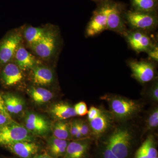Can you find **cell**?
<instances>
[{
	"instance_id": "44dd1931",
	"label": "cell",
	"mask_w": 158,
	"mask_h": 158,
	"mask_svg": "<svg viewBox=\"0 0 158 158\" xmlns=\"http://www.w3.org/2000/svg\"><path fill=\"white\" fill-rule=\"evenodd\" d=\"M27 92L34 102L37 104H44L48 102L53 97V94L48 89L39 86H30Z\"/></svg>"
},
{
	"instance_id": "f546056e",
	"label": "cell",
	"mask_w": 158,
	"mask_h": 158,
	"mask_svg": "<svg viewBox=\"0 0 158 158\" xmlns=\"http://www.w3.org/2000/svg\"><path fill=\"white\" fill-rule=\"evenodd\" d=\"M146 53L148 56V59L150 61L156 63L158 62V45L157 43H156L155 45L149 50Z\"/></svg>"
},
{
	"instance_id": "8992f818",
	"label": "cell",
	"mask_w": 158,
	"mask_h": 158,
	"mask_svg": "<svg viewBox=\"0 0 158 158\" xmlns=\"http://www.w3.org/2000/svg\"><path fill=\"white\" fill-rule=\"evenodd\" d=\"M110 0L98 3L96 9L88 23L85 35L86 37H93L101 34L107 28V16Z\"/></svg>"
},
{
	"instance_id": "d6986e66",
	"label": "cell",
	"mask_w": 158,
	"mask_h": 158,
	"mask_svg": "<svg viewBox=\"0 0 158 158\" xmlns=\"http://www.w3.org/2000/svg\"><path fill=\"white\" fill-rule=\"evenodd\" d=\"M69 141L62 140L52 136L47 141V153L53 158H63Z\"/></svg>"
},
{
	"instance_id": "4316f807",
	"label": "cell",
	"mask_w": 158,
	"mask_h": 158,
	"mask_svg": "<svg viewBox=\"0 0 158 158\" xmlns=\"http://www.w3.org/2000/svg\"><path fill=\"white\" fill-rule=\"evenodd\" d=\"M79 130L83 139L90 138L91 136H92L91 129L88 121L79 119Z\"/></svg>"
},
{
	"instance_id": "d590c367",
	"label": "cell",
	"mask_w": 158,
	"mask_h": 158,
	"mask_svg": "<svg viewBox=\"0 0 158 158\" xmlns=\"http://www.w3.org/2000/svg\"><path fill=\"white\" fill-rule=\"evenodd\" d=\"M94 2H97L100 3L101 2H104V1H107V0H93Z\"/></svg>"
},
{
	"instance_id": "d6a6232c",
	"label": "cell",
	"mask_w": 158,
	"mask_h": 158,
	"mask_svg": "<svg viewBox=\"0 0 158 158\" xmlns=\"http://www.w3.org/2000/svg\"><path fill=\"white\" fill-rule=\"evenodd\" d=\"M101 109H98L94 106H91L88 111V121L92 120L98 116L100 113Z\"/></svg>"
},
{
	"instance_id": "9a60e30c",
	"label": "cell",
	"mask_w": 158,
	"mask_h": 158,
	"mask_svg": "<svg viewBox=\"0 0 158 158\" xmlns=\"http://www.w3.org/2000/svg\"><path fill=\"white\" fill-rule=\"evenodd\" d=\"M25 127L31 133L38 135L47 134L50 129L48 121L43 116L34 113H28L24 119Z\"/></svg>"
},
{
	"instance_id": "ffe728a7",
	"label": "cell",
	"mask_w": 158,
	"mask_h": 158,
	"mask_svg": "<svg viewBox=\"0 0 158 158\" xmlns=\"http://www.w3.org/2000/svg\"><path fill=\"white\" fill-rule=\"evenodd\" d=\"M51 114L56 120H66L77 116L74 107L67 102H60L52 106Z\"/></svg>"
},
{
	"instance_id": "2e32d148",
	"label": "cell",
	"mask_w": 158,
	"mask_h": 158,
	"mask_svg": "<svg viewBox=\"0 0 158 158\" xmlns=\"http://www.w3.org/2000/svg\"><path fill=\"white\" fill-rule=\"evenodd\" d=\"M90 144V138H85L69 142L65 155L62 158H87Z\"/></svg>"
},
{
	"instance_id": "3957f363",
	"label": "cell",
	"mask_w": 158,
	"mask_h": 158,
	"mask_svg": "<svg viewBox=\"0 0 158 158\" xmlns=\"http://www.w3.org/2000/svg\"><path fill=\"white\" fill-rule=\"evenodd\" d=\"M117 158H130L132 152L133 136L126 126L116 128L103 142Z\"/></svg>"
},
{
	"instance_id": "e575fe53",
	"label": "cell",
	"mask_w": 158,
	"mask_h": 158,
	"mask_svg": "<svg viewBox=\"0 0 158 158\" xmlns=\"http://www.w3.org/2000/svg\"><path fill=\"white\" fill-rule=\"evenodd\" d=\"M134 158H148L147 156L144 154L140 152L139 150H137L136 152L135 157Z\"/></svg>"
},
{
	"instance_id": "277c9868",
	"label": "cell",
	"mask_w": 158,
	"mask_h": 158,
	"mask_svg": "<svg viewBox=\"0 0 158 158\" xmlns=\"http://www.w3.org/2000/svg\"><path fill=\"white\" fill-rule=\"evenodd\" d=\"M124 19L130 29L151 33L156 30L158 25L157 12H143L126 10Z\"/></svg>"
},
{
	"instance_id": "ba28073f",
	"label": "cell",
	"mask_w": 158,
	"mask_h": 158,
	"mask_svg": "<svg viewBox=\"0 0 158 158\" xmlns=\"http://www.w3.org/2000/svg\"><path fill=\"white\" fill-rule=\"evenodd\" d=\"M125 6L123 3L110 0L107 16V28L109 30L123 36L127 31L124 19Z\"/></svg>"
},
{
	"instance_id": "e0dca14e",
	"label": "cell",
	"mask_w": 158,
	"mask_h": 158,
	"mask_svg": "<svg viewBox=\"0 0 158 158\" xmlns=\"http://www.w3.org/2000/svg\"><path fill=\"white\" fill-rule=\"evenodd\" d=\"M11 152L21 158H31L37 154L39 146L33 141H21L7 145Z\"/></svg>"
},
{
	"instance_id": "d4e9b609",
	"label": "cell",
	"mask_w": 158,
	"mask_h": 158,
	"mask_svg": "<svg viewBox=\"0 0 158 158\" xmlns=\"http://www.w3.org/2000/svg\"><path fill=\"white\" fill-rule=\"evenodd\" d=\"M14 121L6 109L2 94L0 93V127Z\"/></svg>"
},
{
	"instance_id": "8d00e7d4",
	"label": "cell",
	"mask_w": 158,
	"mask_h": 158,
	"mask_svg": "<svg viewBox=\"0 0 158 158\" xmlns=\"http://www.w3.org/2000/svg\"><path fill=\"white\" fill-rule=\"evenodd\" d=\"M155 158H158V157H156Z\"/></svg>"
},
{
	"instance_id": "836d02e7",
	"label": "cell",
	"mask_w": 158,
	"mask_h": 158,
	"mask_svg": "<svg viewBox=\"0 0 158 158\" xmlns=\"http://www.w3.org/2000/svg\"><path fill=\"white\" fill-rule=\"evenodd\" d=\"M31 158H53L51 157L49 155L47 152L41 154L37 155L34 156V157Z\"/></svg>"
},
{
	"instance_id": "7a4b0ae2",
	"label": "cell",
	"mask_w": 158,
	"mask_h": 158,
	"mask_svg": "<svg viewBox=\"0 0 158 158\" xmlns=\"http://www.w3.org/2000/svg\"><path fill=\"white\" fill-rule=\"evenodd\" d=\"M101 99L107 102L110 112L117 121H125L133 118L142 110V105L139 102L120 95L108 94Z\"/></svg>"
},
{
	"instance_id": "603a6c76",
	"label": "cell",
	"mask_w": 158,
	"mask_h": 158,
	"mask_svg": "<svg viewBox=\"0 0 158 158\" xmlns=\"http://www.w3.org/2000/svg\"><path fill=\"white\" fill-rule=\"evenodd\" d=\"M132 10L143 12H157L158 0H130Z\"/></svg>"
},
{
	"instance_id": "f1b7e54d",
	"label": "cell",
	"mask_w": 158,
	"mask_h": 158,
	"mask_svg": "<svg viewBox=\"0 0 158 158\" xmlns=\"http://www.w3.org/2000/svg\"><path fill=\"white\" fill-rule=\"evenodd\" d=\"M74 109L77 116H84L88 114V107L84 102H81L76 104L74 106Z\"/></svg>"
},
{
	"instance_id": "83f0119b",
	"label": "cell",
	"mask_w": 158,
	"mask_h": 158,
	"mask_svg": "<svg viewBox=\"0 0 158 158\" xmlns=\"http://www.w3.org/2000/svg\"><path fill=\"white\" fill-rule=\"evenodd\" d=\"M148 94L149 98L155 102H158V80H155L148 90Z\"/></svg>"
},
{
	"instance_id": "ac0fdd59",
	"label": "cell",
	"mask_w": 158,
	"mask_h": 158,
	"mask_svg": "<svg viewBox=\"0 0 158 158\" xmlns=\"http://www.w3.org/2000/svg\"><path fill=\"white\" fill-rule=\"evenodd\" d=\"M48 25L35 27L25 26L23 27V44L28 49L37 43L45 33Z\"/></svg>"
},
{
	"instance_id": "cb8c5ba5",
	"label": "cell",
	"mask_w": 158,
	"mask_h": 158,
	"mask_svg": "<svg viewBox=\"0 0 158 158\" xmlns=\"http://www.w3.org/2000/svg\"><path fill=\"white\" fill-rule=\"evenodd\" d=\"M138 150L145 155L148 158H155L158 157L157 150L156 148L153 136L151 135L148 136Z\"/></svg>"
},
{
	"instance_id": "7402d4cb",
	"label": "cell",
	"mask_w": 158,
	"mask_h": 158,
	"mask_svg": "<svg viewBox=\"0 0 158 158\" xmlns=\"http://www.w3.org/2000/svg\"><path fill=\"white\" fill-rule=\"evenodd\" d=\"M53 136L62 140L71 139L69 132V123L65 120H56L52 127Z\"/></svg>"
},
{
	"instance_id": "52a82bcc",
	"label": "cell",
	"mask_w": 158,
	"mask_h": 158,
	"mask_svg": "<svg viewBox=\"0 0 158 158\" xmlns=\"http://www.w3.org/2000/svg\"><path fill=\"white\" fill-rule=\"evenodd\" d=\"M30 133L25 127L13 122L0 127V144L7 146L19 141H33Z\"/></svg>"
},
{
	"instance_id": "5bb4252c",
	"label": "cell",
	"mask_w": 158,
	"mask_h": 158,
	"mask_svg": "<svg viewBox=\"0 0 158 158\" xmlns=\"http://www.w3.org/2000/svg\"><path fill=\"white\" fill-rule=\"evenodd\" d=\"M12 61L24 72L30 71L35 66L42 62L27 49L23 43L18 48Z\"/></svg>"
},
{
	"instance_id": "30bf717a",
	"label": "cell",
	"mask_w": 158,
	"mask_h": 158,
	"mask_svg": "<svg viewBox=\"0 0 158 158\" xmlns=\"http://www.w3.org/2000/svg\"><path fill=\"white\" fill-rule=\"evenodd\" d=\"M123 36L129 46L138 53L147 52L156 43L149 33L139 30H127Z\"/></svg>"
},
{
	"instance_id": "8fae6325",
	"label": "cell",
	"mask_w": 158,
	"mask_h": 158,
	"mask_svg": "<svg viewBox=\"0 0 158 158\" xmlns=\"http://www.w3.org/2000/svg\"><path fill=\"white\" fill-rule=\"evenodd\" d=\"M24 77V72L13 61L0 67V81L5 87L10 88L20 85Z\"/></svg>"
},
{
	"instance_id": "484cf974",
	"label": "cell",
	"mask_w": 158,
	"mask_h": 158,
	"mask_svg": "<svg viewBox=\"0 0 158 158\" xmlns=\"http://www.w3.org/2000/svg\"><path fill=\"white\" fill-rule=\"evenodd\" d=\"M158 126V108L155 107L150 111L145 125V131L155 129Z\"/></svg>"
},
{
	"instance_id": "6da1fadb",
	"label": "cell",
	"mask_w": 158,
	"mask_h": 158,
	"mask_svg": "<svg viewBox=\"0 0 158 158\" xmlns=\"http://www.w3.org/2000/svg\"><path fill=\"white\" fill-rule=\"evenodd\" d=\"M62 44L59 28L48 25L41 39L28 49L40 61L47 64L57 60L61 52Z\"/></svg>"
},
{
	"instance_id": "1f68e13d",
	"label": "cell",
	"mask_w": 158,
	"mask_h": 158,
	"mask_svg": "<svg viewBox=\"0 0 158 158\" xmlns=\"http://www.w3.org/2000/svg\"><path fill=\"white\" fill-rule=\"evenodd\" d=\"M79 131V119L73 120L69 123V132L71 139H73Z\"/></svg>"
},
{
	"instance_id": "5b68a950",
	"label": "cell",
	"mask_w": 158,
	"mask_h": 158,
	"mask_svg": "<svg viewBox=\"0 0 158 158\" xmlns=\"http://www.w3.org/2000/svg\"><path fill=\"white\" fill-rule=\"evenodd\" d=\"M23 43V27L8 31L0 40V67L13 61L18 48Z\"/></svg>"
},
{
	"instance_id": "9c48e42d",
	"label": "cell",
	"mask_w": 158,
	"mask_h": 158,
	"mask_svg": "<svg viewBox=\"0 0 158 158\" xmlns=\"http://www.w3.org/2000/svg\"><path fill=\"white\" fill-rule=\"evenodd\" d=\"M127 64L131 70L133 77L144 84L154 80L156 74L155 63L149 60H138L130 59Z\"/></svg>"
},
{
	"instance_id": "7c38bea8",
	"label": "cell",
	"mask_w": 158,
	"mask_h": 158,
	"mask_svg": "<svg viewBox=\"0 0 158 158\" xmlns=\"http://www.w3.org/2000/svg\"><path fill=\"white\" fill-rule=\"evenodd\" d=\"M30 72L31 81L35 86L45 88L51 86L55 82L54 71L45 63L42 62L36 65Z\"/></svg>"
},
{
	"instance_id": "4dcf8cb0",
	"label": "cell",
	"mask_w": 158,
	"mask_h": 158,
	"mask_svg": "<svg viewBox=\"0 0 158 158\" xmlns=\"http://www.w3.org/2000/svg\"><path fill=\"white\" fill-rule=\"evenodd\" d=\"M24 102L22 99L17 95H15L14 115L19 114L23 110Z\"/></svg>"
},
{
	"instance_id": "4fadbf2b",
	"label": "cell",
	"mask_w": 158,
	"mask_h": 158,
	"mask_svg": "<svg viewBox=\"0 0 158 158\" xmlns=\"http://www.w3.org/2000/svg\"><path fill=\"white\" fill-rule=\"evenodd\" d=\"M114 120L113 114L110 111L101 109L98 116L92 120L88 121L92 136L98 138L103 135L110 129Z\"/></svg>"
}]
</instances>
